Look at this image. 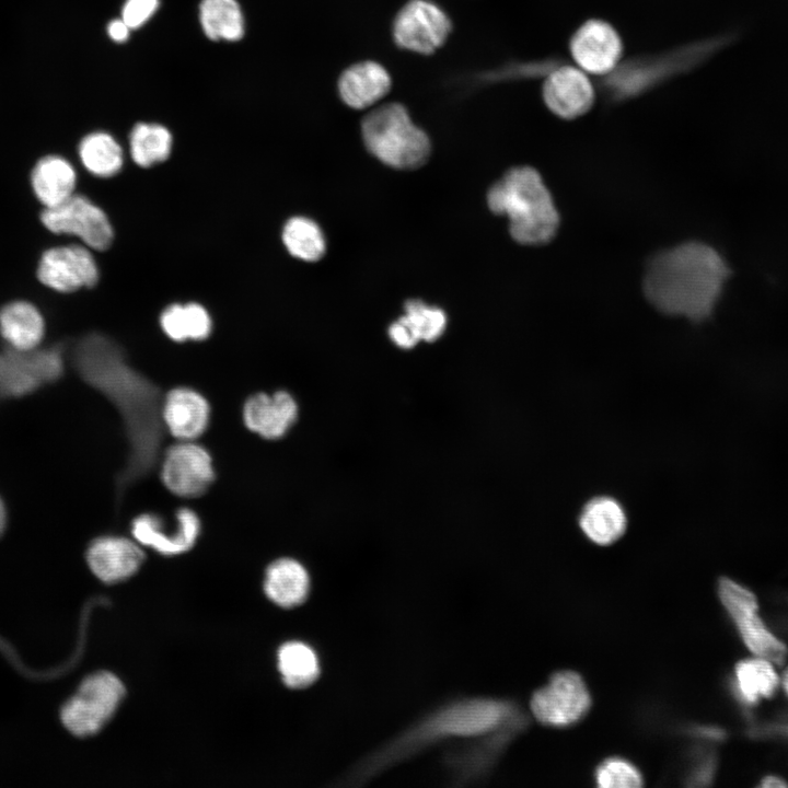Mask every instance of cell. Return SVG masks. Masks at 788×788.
Listing matches in <instances>:
<instances>
[{
    "label": "cell",
    "instance_id": "obj_1",
    "mask_svg": "<svg viewBox=\"0 0 788 788\" xmlns=\"http://www.w3.org/2000/svg\"><path fill=\"white\" fill-rule=\"evenodd\" d=\"M73 363L86 383L119 409L129 439V457L120 484L135 480L153 466L162 439L160 391L129 367L123 351L107 337L92 334L74 348Z\"/></svg>",
    "mask_w": 788,
    "mask_h": 788
},
{
    "label": "cell",
    "instance_id": "obj_2",
    "mask_svg": "<svg viewBox=\"0 0 788 788\" xmlns=\"http://www.w3.org/2000/svg\"><path fill=\"white\" fill-rule=\"evenodd\" d=\"M732 274L730 263L716 246L693 240L653 255L642 288L661 313L698 323L714 314Z\"/></svg>",
    "mask_w": 788,
    "mask_h": 788
},
{
    "label": "cell",
    "instance_id": "obj_3",
    "mask_svg": "<svg viewBox=\"0 0 788 788\" xmlns=\"http://www.w3.org/2000/svg\"><path fill=\"white\" fill-rule=\"evenodd\" d=\"M487 202L493 212L509 218L510 234L521 244H545L558 229L559 216L551 193L530 166L508 171L490 187Z\"/></svg>",
    "mask_w": 788,
    "mask_h": 788
},
{
    "label": "cell",
    "instance_id": "obj_4",
    "mask_svg": "<svg viewBox=\"0 0 788 788\" xmlns=\"http://www.w3.org/2000/svg\"><path fill=\"white\" fill-rule=\"evenodd\" d=\"M367 149L384 164L396 169L422 165L430 153V141L407 109L389 103L370 111L361 123Z\"/></svg>",
    "mask_w": 788,
    "mask_h": 788
},
{
    "label": "cell",
    "instance_id": "obj_5",
    "mask_svg": "<svg viewBox=\"0 0 788 788\" xmlns=\"http://www.w3.org/2000/svg\"><path fill=\"white\" fill-rule=\"evenodd\" d=\"M729 42V36L715 37L684 47L674 54L619 63L607 78L611 95L619 99L635 95L671 73L691 69L706 60Z\"/></svg>",
    "mask_w": 788,
    "mask_h": 788
},
{
    "label": "cell",
    "instance_id": "obj_6",
    "mask_svg": "<svg viewBox=\"0 0 788 788\" xmlns=\"http://www.w3.org/2000/svg\"><path fill=\"white\" fill-rule=\"evenodd\" d=\"M124 695V685L114 674L94 673L82 682L78 692L63 705L62 723L74 735H93L113 717Z\"/></svg>",
    "mask_w": 788,
    "mask_h": 788
},
{
    "label": "cell",
    "instance_id": "obj_7",
    "mask_svg": "<svg viewBox=\"0 0 788 788\" xmlns=\"http://www.w3.org/2000/svg\"><path fill=\"white\" fill-rule=\"evenodd\" d=\"M717 591L722 606L749 650L756 657L781 664L787 657V647L760 617L755 594L728 577L719 578Z\"/></svg>",
    "mask_w": 788,
    "mask_h": 788
},
{
    "label": "cell",
    "instance_id": "obj_8",
    "mask_svg": "<svg viewBox=\"0 0 788 788\" xmlns=\"http://www.w3.org/2000/svg\"><path fill=\"white\" fill-rule=\"evenodd\" d=\"M592 705V697L583 677L571 670L553 673L534 691L530 708L543 726L568 728L582 720Z\"/></svg>",
    "mask_w": 788,
    "mask_h": 788
},
{
    "label": "cell",
    "instance_id": "obj_9",
    "mask_svg": "<svg viewBox=\"0 0 788 788\" xmlns=\"http://www.w3.org/2000/svg\"><path fill=\"white\" fill-rule=\"evenodd\" d=\"M63 369L60 348L18 350L0 354V398L32 393L57 380Z\"/></svg>",
    "mask_w": 788,
    "mask_h": 788
},
{
    "label": "cell",
    "instance_id": "obj_10",
    "mask_svg": "<svg viewBox=\"0 0 788 788\" xmlns=\"http://www.w3.org/2000/svg\"><path fill=\"white\" fill-rule=\"evenodd\" d=\"M508 702L475 699L454 705L430 719L422 728L427 739L447 735H477L494 731L517 716Z\"/></svg>",
    "mask_w": 788,
    "mask_h": 788
},
{
    "label": "cell",
    "instance_id": "obj_11",
    "mask_svg": "<svg viewBox=\"0 0 788 788\" xmlns=\"http://www.w3.org/2000/svg\"><path fill=\"white\" fill-rule=\"evenodd\" d=\"M40 220L49 231L76 235L93 250L104 251L113 241V228L107 216L82 195L73 194L55 207L45 208Z\"/></svg>",
    "mask_w": 788,
    "mask_h": 788
},
{
    "label": "cell",
    "instance_id": "obj_12",
    "mask_svg": "<svg viewBox=\"0 0 788 788\" xmlns=\"http://www.w3.org/2000/svg\"><path fill=\"white\" fill-rule=\"evenodd\" d=\"M452 28L447 13L431 0H409L393 23L395 43L406 50L429 55L441 47Z\"/></svg>",
    "mask_w": 788,
    "mask_h": 788
},
{
    "label": "cell",
    "instance_id": "obj_13",
    "mask_svg": "<svg viewBox=\"0 0 788 788\" xmlns=\"http://www.w3.org/2000/svg\"><path fill=\"white\" fill-rule=\"evenodd\" d=\"M161 478L165 487L176 496H200L215 480L211 455L193 441L173 444L164 455Z\"/></svg>",
    "mask_w": 788,
    "mask_h": 788
},
{
    "label": "cell",
    "instance_id": "obj_14",
    "mask_svg": "<svg viewBox=\"0 0 788 788\" xmlns=\"http://www.w3.org/2000/svg\"><path fill=\"white\" fill-rule=\"evenodd\" d=\"M569 51L578 68L588 74L606 77L621 63L623 43L614 26L591 19L572 34Z\"/></svg>",
    "mask_w": 788,
    "mask_h": 788
},
{
    "label": "cell",
    "instance_id": "obj_15",
    "mask_svg": "<svg viewBox=\"0 0 788 788\" xmlns=\"http://www.w3.org/2000/svg\"><path fill=\"white\" fill-rule=\"evenodd\" d=\"M171 525L158 514L143 513L132 520L131 533L137 543L165 556L189 551L200 533L196 512L186 507L178 509Z\"/></svg>",
    "mask_w": 788,
    "mask_h": 788
},
{
    "label": "cell",
    "instance_id": "obj_16",
    "mask_svg": "<svg viewBox=\"0 0 788 788\" xmlns=\"http://www.w3.org/2000/svg\"><path fill=\"white\" fill-rule=\"evenodd\" d=\"M37 277L40 282L56 291L72 292L83 287H93L99 279V269L86 247L57 246L42 255Z\"/></svg>",
    "mask_w": 788,
    "mask_h": 788
},
{
    "label": "cell",
    "instance_id": "obj_17",
    "mask_svg": "<svg viewBox=\"0 0 788 788\" xmlns=\"http://www.w3.org/2000/svg\"><path fill=\"white\" fill-rule=\"evenodd\" d=\"M543 100L553 114L573 119L592 107L595 89L589 74L577 66H556L546 72Z\"/></svg>",
    "mask_w": 788,
    "mask_h": 788
},
{
    "label": "cell",
    "instance_id": "obj_18",
    "mask_svg": "<svg viewBox=\"0 0 788 788\" xmlns=\"http://www.w3.org/2000/svg\"><path fill=\"white\" fill-rule=\"evenodd\" d=\"M298 416V402L285 390L273 394H254L243 407V420L247 429L268 440L285 437L297 422Z\"/></svg>",
    "mask_w": 788,
    "mask_h": 788
},
{
    "label": "cell",
    "instance_id": "obj_19",
    "mask_svg": "<svg viewBox=\"0 0 788 788\" xmlns=\"http://www.w3.org/2000/svg\"><path fill=\"white\" fill-rule=\"evenodd\" d=\"M86 560L90 569L100 580L116 583L138 571L144 560V554L131 540L102 536L90 544Z\"/></svg>",
    "mask_w": 788,
    "mask_h": 788
},
{
    "label": "cell",
    "instance_id": "obj_20",
    "mask_svg": "<svg viewBox=\"0 0 788 788\" xmlns=\"http://www.w3.org/2000/svg\"><path fill=\"white\" fill-rule=\"evenodd\" d=\"M161 418L173 437L179 441H193L207 429L210 406L195 390L176 387L167 392L162 401Z\"/></svg>",
    "mask_w": 788,
    "mask_h": 788
},
{
    "label": "cell",
    "instance_id": "obj_21",
    "mask_svg": "<svg viewBox=\"0 0 788 788\" xmlns=\"http://www.w3.org/2000/svg\"><path fill=\"white\" fill-rule=\"evenodd\" d=\"M387 70L375 61H361L347 68L338 80L343 102L356 109L374 105L391 89Z\"/></svg>",
    "mask_w": 788,
    "mask_h": 788
},
{
    "label": "cell",
    "instance_id": "obj_22",
    "mask_svg": "<svg viewBox=\"0 0 788 788\" xmlns=\"http://www.w3.org/2000/svg\"><path fill=\"white\" fill-rule=\"evenodd\" d=\"M579 528L584 536L595 545L607 546L617 542L627 528V515L613 497L598 496L583 506Z\"/></svg>",
    "mask_w": 788,
    "mask_h": 788
},
{
    "label": "cell",
    "instance_id": "obj_23",
    "mask_svg": "<svg viewBox=\"0 0 788 788\" xmlns=\"http://www.w3.org/2000/svg\"><path fill=\"white\" fill-rule=\"evenodd\" d=\"M76 171L63 158L49 155L34 166L31 183L35 196L45 208L55 207L73 195Z\"/></svg>",
    "mask_w": 788,
    "mask_h": 788
},
{
    "label": "cell",
    "instance_id": "obj_24",
    "mask_svg": "<svg viewBox=\"0 0 788 788\" xmlns=\"http://www.w3.org/2000/svg\"><path fill=\"white\" fill-rule=\"evenodd\" d=\"M45 323L36 306L14 301L0 310V333L9 347L18 350L36 348L43 339Z\"/></svg>",
    "mask_w": 788,
    "mask_h": 788
},
{
    "label": "cell",
    "instance_id": "obj_25",
    "mask_svg": "<svg viewBox=\"0 0 788 788\" xmlns=\"http://www.w3.org/2000/svg\"><path fill=\"white\" fill-rule=\"evenodd\" d=\"M264 589L267 596L277 605L297 606L304 602L308 595V571L296 559H277L266 570Z\"/></svg>",
    "mask_w": 788,
    "mask_h": 788
},
{
    "label": "cell",
    "instance_id": "obj_26",
    "mask_svg": "<svg viewBox=\"0 0 788 788\" xmlns=\"http://www.w3.org/2000/svg\"><path fill=\"white\" fill-rule=\"evenodd\" d=\"M780 680L773 662L761 657L744 659L734 665L733 691L745 704L755 705L777 692Z\"/></svg>",
    "mask_w": 788,
    "mask_h": 788
},
{
    "label": "cell",
    "instance_id": "obj_27",
    "mask_svg": "<svg viewBox=\"0 0 788 788\" xmlns=\"http://www.w3.org/2000/svg\"><path fill=\"white\" fill-rule=\"evenodd\" d=\"M199 22L211 40L236 42L245 31L244 15L236 0H201Z\"/></svg>",
    "mask_w": 788,
    "mask_h": 788
},
{
    "label": "cell",
    "instance_id": "obj_28",
    "mask_svg": "<svg viewBox=\"0 0 788 788\" xmlns=\"http://www.w3.org/2000/svg\"><path fill=\"white\" fill-rule=\"evenodd\" d=\"M164 334L174 341L204 340L211 333V318L197 303L172 304L160 316Z\"/></svg>",
    "mask_w": 788,
    "mask_h": 788
},
{
    "label": "cell",
    "instance_id": "obj_29",
    "mask_svg": "<svg viewBox=\"0 0 788 788\" xmlns=\"http://www.w3.org/2000/svg\"><path fill=\"white\" fill-rule=\"evenodd\" d=\"M79 155L84 167L93 175L113 176L123 166V150L107 132L95 131L85 136L79 144Z\"/></svg>",
    "mask_w": 788,
    "mask_h": 788
},
{
    "label": "cell",
    "instance_id": "obj_30",
    "mask_svg": "<svg viewBox=\"0 0 788 788\" xmlns=\"http://www.w3.org/2000/svg\"><path fill=\"white\" fill-rule=\"evenodd\" d=\"M278 668L285 684L291 688L309 686L320 673L315 652L299 641H290L280 647Z\"/></svg>",
    "mask_w": 788,
    "mask_h": 788
},
{
    "label": "cell",
    "instance_id": "obj_31",
    "mask_svg": "<svg viewBox=\"0 0 788 788\" xmlns=\"http://www.w3.org/2000/svg\"><path fill=\"white\" fill-rule=\"evenodd\" d=\"M130 154L136 164L149 167L167 159L172 135L162 125L139 123L129 137Z\"/></svg>",
    "mask_w": 788,
    "mask_h": 788
},
{
    "label": "cell",
    "instance_id": "obj_32",
    "mask_svg": "<svg viewBox=\"0 0 788 788\" xmlns=\"http://www.w3.org/2000/svg\"><path fill=\"white\" fill-rule=\"evenodd\" d=\"M282 242L292 256L306 262L318 260L326 247L320 227L304 217H293L287 221L282 230Z\"/></svg>",
    "mask_w": 788,
    "mask_h": 788
},
{
    "label": "cell",
    "instance_id": "obj_33",
    "mask_svg": "<svg viewBox=\"0 0 788 788\" xmlns=\"http://www.w3.org/2000/svg\"><path fill=\"white\" fill-rule=\"evenodd\" d=\"M401 317L419 341L433 343L443 335L447 328L445 313L420 300L407 301L405 314Z\"/></svg>",
    "mask_w": 788,
    "mask_h": 788
},
{
    "label": "cell",
    "instance_id": "obj_34",
    "mask_svg": "<svg viewBox=\"0 0 788 788\" xmlns=\"http://www.w3.org/2000/svg\"><path fill=\"white\" fill-rule=\"evenodd\" d=\"M593 781L600 788H634L644 785V776L633 762L614 755L595 766Z\"/></svg>",
    "mask_w": 788,
    "mask_h": 788
},
{
    "label": "cell",
    "instance_id": "obj_35",
    "mask_svg": "<svg viewBox=\"0 0 788 788\" xmlns=\"http://www.w3.org/2000/svg\"><path fill=\"white\" fill-rule=\"evenodd\" d=\"M717 758L706 750H694L688 757V765L684 774L687 786H708L716 773Z\"/></svg>",
    "mask_w": 788,
    "mask_h": 788
},
{
    "label": "cell",
    "instance_id": "obj_36",
    "mask_svg": "<svg viewBox=\"0 0 788 788\" xmlns=\"http://www.w3.org/2000/svg\"><path fill=\"white\" fill-rule=\"evenodd\" d=\"M160 0H126L121 9V19L130 30L146 24L157 12Z\"/></svg>",
    "mask_w": 788,
    "mask_h": 788
},
{
    "label": "cell",
    "instance_id": "obj_37",
    "mask_svg": "<svg viewBox=\"0 0 788 788\" xmlns=\"http://www.w3.org/2000/svg\"><path fill=\"white\" fill-rule=\"evenodd\" d=\"M387 334L391 341L404 350L413 349L419 343L402 317L390 325Z\"/></svg>",
    "mask_w": 788,
    "mask_h": 788
},
{
    "label": "cell",
    "instance_id": "obj_38",
    "mask_svg": "<svg viewBox=\"0 0 788 788\" xmlns=\"http://www.w3.org/2000/svg\"><path fill=\"white\" fill-rule=\"evenodd\" d=\"M688 735L706 741H720L726 738V731L711 726H690L686 728Z\"/></svg>",
    "mask_w": 788,
    "mask_h": 788
},
{
    "label": "cell",
    "instance_id": "obj_39",
    "mask_svg": "<svg viewBox=\"0 0 788 788\" xmlns=\"http://www.w3.org/2000/svg\"><path fill=\"white\" fill-rule=\"evenodd\" d=\"M130 27L124 22V20L115 19L107 24V34L112 40L116 43H124L129 37Z\"/></svg>",
    "mask_w": 788,
    "mask_h": 788
},
{
    "label": "cell",
    "instance_id": "obj_40",
    "mask_svg": "<svg viewBox=\"0 0 788 788\" xmlns=\"http://www.w3.org/2000/svg\"><path fill=\"white\" fill-rule=\"evenodd\" d=\"M760 786L765 788L787 787L788 783L779 776L769 775L761 780Z\"/></svg>",
    "mask_w": 788,
    "mask_h": 788
},
{
    "label": "cell",
    "instance_id": "obj_41",
    "mask_svg": "<svg viewBox=\"0 0 788 788\" xmlns=\"http://www.w3.org/2000/svg\"><path fill=\"white\" fill-rule=\"evenodd\" d=\"M7 522V513L4 509V505L0 498V535L2 534Z\"/></svg>",
    "mask_w": 788,
    "mask_h": 788
},
{
    "label": "cell",
    "instance_id": "obj_42",
    "mask_svg": "<svg viewBox=\"0 0 788 788\" xmlns=\"http://www.w3.org/2000/svg\"><path fill=\"white\" fill-rule=\"evenodd\" d=\"M781 683H783L786 694L788 695V668L785 670V672L783 674Z\"/></svg>",
    "mask_w": 788,
    "mask_h": 788
}]
</instances>
